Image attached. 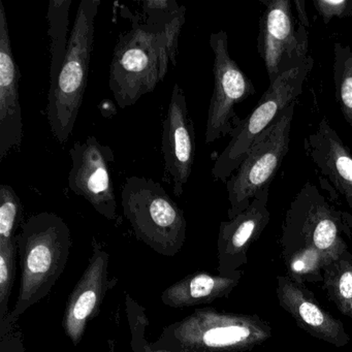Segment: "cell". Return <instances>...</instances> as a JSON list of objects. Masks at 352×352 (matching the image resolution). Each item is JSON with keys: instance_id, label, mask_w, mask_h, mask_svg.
Wrapping results in <instances>:
<instances>
[{"instance_id": "7", "label": "cell", "mask_w": 352, "mask_h": 352, "mask_svg": "<svg viewBox=\"0 0 352 352\" xmlns=\"http://www.w3.org/2000/svg\"><path fill=\"white\" fill-rule=\"evenodd\" d=\"M313 65L314 60L308 56L298 67L282 74L270 84L254 110L246 118L239 119L230 135V143L214 162L211 174L215 180L228 182L244 162L257 138L271 126L284 109L298 102Z\"/></svg>"}, {"instance_id": "27", "label": "cell", "mask_w": 352, "mask_h": 352, "mask_svg": "<svg viewBox=\"0 0 352 352\" xmlns=\"http://www.w3.org/2000/svg\"><path fill=\"white\" fill-rule=\"evenodd\" d=\"M20 333H14L13 329L0 337V352H26Z\"/></svg>"}, {"instance_id": "22", "label": "cell", "mask_w": 352, "mask_h": 352, "mask_svg": "<svg viewBox=\"0 0 352 352\" xmlns=\"http://www.w3.org/2000/svg\"><path fill=\"white\" fill-rule=\"evenodd\" d=\"M335 96L346 122L352 127V48L341 43L333 46Z\"/></svg>"}, {"instance_id": "29", "label": "cell", "mask_w": 352, "mask_h": 352, "mask_svg": "<svg viewBox=\"0 0 352 352\" xmlns=\"http://www.w3.org/2000/svg\"><path fill=\"white\" fill-rule=\"evenodd\" d=\"M342 217H343L344 224L348 230V236H351L352 234V212H342Z\"/></svg>"}, {"instance_id": "6", "label": "cell", "mask_w": 352, "mask_h": 352, "mask_svg": "<svg viewBox=\"0 0 352 352\" xmlns=\"http://www.w3.org/2000/svg\"><path fill=\"white\" fill-rule=\"evenodd\" d=\"M348 236L342 211L312 183L307 182L290 203L282 224V253L298 248L315 249L333 263L347 249L342 234Z\"/></svg>"}, {"instance_id": "24", "label": "cell", "mask_w": 352, "mask_h": 352, "mask_svg": "<svg viewBox=\"0 0 352 352\" xmlns=\"http://www.w3.org/2000/svg\"><path fill=\"white\" fill-rule=\"evenodd\" d=\"M17 243H0V329L9 318L10 296L16 276Z\"/></svg>"}, {"instance_id": "18", "label": "cell", "mask_w": 352, "mask_h": 352, "mask_svg": "<svg viewBox=\"0 0 352 352\" xmlns=\"http://www.w3.org/2000/svg\"><path fill=\"white\" fill-rule=\"evenodd\" d=\"M242 276L243 271L234 276L212 275L206 272H197L166 288L162 292V300L166 306L176 309L210 304L218 298L230 296Z\"/></svg>"}, {"instance_id": "11", "label": "cell", "mask_w": 352, "mask_h": 352, "mask_svg": "<svg viewBox=\"0 0 352 352\" xmlns=\"http://www.w3.org/2000/svg\"><path fill=\"white\" fill-rule=\"evenodd\" d=\"M69 155L73 162L69 189L107 219H117L116 195L111 177V164L115 162L112 149L91 135L84 142H77Z\"/></svg>"}, {"instance_id": "15", "label": "cell", "mask_w": 352, "mask_h": 352, "mask_svg": "<svg viewBox=\"0 0 352 352\" xmlns=\"http://www.w3.org/2000/svg\"><path fill=\"white\" fill-rule=\"evenodd\" d=\"M19 80L20 69L12 51L7 12L0 1V162L20 148L23 140Z\"/></svg>"}, {"instance_id": "16", "label": "cell", "mask_w": 352, "mask_h": 352, "mask_svg": "<svg viewBox=\"0 0 352 352\" xmlns=\"http://www.w3.org/2000/svg\"><path fill=\"white\" fill-rule=\"evenodd\" d=\"M276 294L280 306L309 335L336 347L349 343L350 337L343 322L322 308L305 284L294 281L287 275L278 276Z\"/></svg>"}, {"instance_id": "9", "label": "cell", "mask_w": 352, "mask_h": 352, "mask_svg": "<svg viewBox=\"0 0 352 352\" xmlns=\"http://www.w3.org/2000/svg\"><path fill=\"white\" fill-rule=\"evenodd\" d=\"M265 6L259 18L257 51L265 63L270 84L306 60L308 30L296 24L290 0H261Z\"/></svg>"}, {"instance_id": "8", "label": "cell", "mask_w": 352, "mask_h": 352, "mask_svg": "<svg viewBox=\"0 0 352 352\" xmlns=\"http://www.w3.org/2000/svg\"><path fill=\"white\" fill-rule=\"evenodd\" d=\"M296 107V102L280 113L271 126L257 138L244 162L226 183L230 205L228 219L246 210L259 192L270 188L289 148Z\"/></svg>"}, {"instance_id": "26", "label": "cell", "mask_w": 352, "mask_h": 352, "mask_svg": "<svg viewBox=\"0 0 352 352\" xmlns=\"http://www.w3.org/2000/svg\"><path fill=\"white\" fill-rule=\"evenodd\" d=\"M313 5L325 25L333 18L352 17V0H313Z\"/></svg>"}, {"instance_id": "23", "label": "cell", "mask_w": 352, "mask_h": 352, "mask_svg": "<svg viewBox=\"0 0 352 352\" xmlns=\"http://www.w3.org/2000/svg\"><path fill=\"white\" fill-rule=\"evenodd\" d=\"M287 267V276L298 283L323 281V270L329 265L319 251L309 247L282 253Z\"/></svg>"}, {"instance_id": "28", "label": "cell", "mask_w": 352, "mask_h": 352, "mask_svg": "<svg viewBox=\"0 0 352 352\" xmlns=\"http://www.w3.org/2000/svg\"><path fill=\"white\" fill-rule=\"evenodd\" d=\"M294 9L296 12V17H298V23L302 24V26L308 30L310 28V21H309L308 16L306 13V1L305 0H294Z\"/></svg>"}, {"instance_id": "17", "label": "cell", "mask_w": 352, "mask_h": 352, "mask_svg": "<svg viewBox=\"0 0 352 352\" xmlns=\"http://www.w3.org/2000/svg\"><path fill=\"white\" fill-rule=\"evenodd\" d=\"M304 149L331 195H341L352 212V153L325 117L305 139Z\"/></svg>"}, {"instance_id": "14", "label": "cell", "mask_w": 352, "mask_h": 352, "mask_svg": "<svg viewBox=\"0 0 352 352\" xmlns=\"http://www.w3.org/2000/svg\"><path fill=\"white\" fill-rule=\"evenodd\" d=\"M110 255L94 239V253L69 296L63 327L74 345L81 342L88 322L100 312L109 289Z\"/></svg>"}, {"instance_id": "12", "label": "cell", "mask_w": 352, "mask_h": 352, "mask_svg": "<svg viewBox=\"0 0 352 352\" xmlns=\"http://www.w3.org/2000/svg\"><path fill=\"white\" fill-rule=\"evenodd\" d=\"M164 173L172 182L176 197L184 192L192 173L195 156V133L184 90L178 83L173 87L162 129Z\"/></svg>"}, {"instance_id": "13", "label": "cell", "mask_w": 352, "mask_h": 352, "mask_svg": "<svg viewBox=\"0 0 352 352\" xmlns=\"http://www.w3.org/2000/svg\"><path fill=\"white\" fill-rule=\"evenodd\" d=\"M269 195V188L261 191L246 210L220 224L217 241L219 275H236L246 265L249 248L258 240L271 219L267 209Z\"/></svg>"}, {"instance_id": "19", "label": "cell", "mask_w": 352, "mask_h": 352, "mask_svg": "<svg viewBox=\"0 0 352 352\" xmlns=\"http://www.w3.org/2000/svg\"><path fill=\"white\" fill-rule=\"evenodd\" d=\"M141 21L156 32H162L168 42L170 63L177 65L179 38L185 23V7L175 0H148L142 3Z\"/></svg>"}, {"instance_id": "21", "label": "cell", "mask_w": 352, "mask_h": 352, "mask_svg": "<svg viewBox=\"0 0 352 352\" xmlns=\"http://www.w3.org/2000/svg\"><path fill=\"white\" fill-rule=\"evenodd\" d=\"M72 0H51L49 3L48 18L51 45L50 86L54 85L57 76L67 56L69 47V9Z\"/></svg>"}, {"instance_id": "25", "label": "cell", "mask_w": 352, "mask_h": 352, "mask_svg": "<svg viewBox=\"0 0 352 352\" xmlns=\"http://www.w3.org/2000/svg\"><path fill=\"white\" fill-rule=\"evenodd\" d=\"M22 217L23 207L13 187L0 185V243L16 241L15 232Z\"/></svg>"}, {"instance_id": "30", "label": "cell", "mask_w": 352, "mask_h": 352, "mask_svg": "<svg viewBox=\"0 0 352 352\" xmlns=\"http://www.w3.org/2000/svg\"><path fill=\"white\" fill-rule=\"evenodd\" d=\"M155 352H168V351H166H166H164V350H157V351H155Z\"/></svg>"}, {"instance_id": "10", "label": "cell", "mask_w": 352, "mask_h": 352, "mask_svg": "<svg viewBox=\"0 0 352 352\" xmlns=\"http://www.w3.org/2000/svg\"><path fill=\"white\" fill-rule=\"evenodd\" d=\"M210 47L214 53V89L208 110L206 144L230 135L239 121L236 104L255 94L252 81L230 56L228 34L223 30L213 32Z\"/></svg>"}, {"instance_id": "4", "label": "cell", "mask_w": 352, "mask_h": 352, "mask_svg": "<svg viewBox=\"0 0 352 352\" xmlns=\"http://www.w3.org/2000/svg\"><path fill=\"white\" fill-rule=\"evenodd\" d=\"M272 327L257 315L201 308L164 331L160 346L181 352H243L270 339Z\"/></svg>"}, {"instance_id": "20", "label": "cell", "mask_w": 352, "mask_h": 352, "mask_svg": "<svg viewBox=\"0 0 352 352\" xmlns=\"http://www.w3.org/2000/svg\"><path fill=\"white\" fill-rule=\"evenodd\" d=\"M322 288L338 310L352 319V254L346 250L323 270Z\"/></svg>"}, {"instance_id": "1", "label": "cell", "mask_w": 352, "mask_h": 352, "mask_svg": "<svg viewBox=\"0 0 352 352\" xmlns=\"http://www.w3.org/2000/svg\"><path fill=\"white\" fill-rule=\"evenodd\" d=\"M16 243L21 265L19 294L7 322L0 329V337L11 331L19 317L54 287L69 261L71 230L60 216L42 212L22 223Z\"/></svg>"}, {"instance_id": "2", "label": "cell", "mask_w": 352, "mask_h": 352, "mask_svg": "<svg viewBox=\"0 0 352 352\" xmlns=\"http://www.w3.org/2000/svg\"><path fill=\"white\" fill-rule=\"evenodd\" d=\"M100 0H82L69 34L67 56L54 85L49 89L47 117L59 143L69 141L83 104L94 52Z\"/></svg>"}, {"instance_id": "5", "label": "cell", "mask_w": 352, "mask_h": 352, "mask_svg": "<svg viewBox=\"0 0 352 352\" xmlns=\"http://www.w3.org/2000/svg\"><path fill=\"white\" fill-rule=\"evenodd\" d=\"M121 205L138 240L164 256L180 252L186 239L184 212L160 183L129 177L121 192Z\"/></svg>"}, {"instance_id": "3", "label": "cell", "mask_w": 352, "mask_h": 352, "mask_svg": "<svg viewBox=\"0 0 352 352\" xmlns=\"http://www.w3.org/2000/svg\"><path fill=\"white\" fill-rule=\"evenodd\" d=\"M170 63L168 42L162 32L135 20L119 36L110 65L109 86L120 109L133 106L162 83Z\"/></svg>"}]
</instances>
